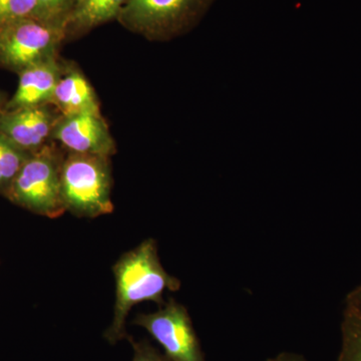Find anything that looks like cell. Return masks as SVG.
<instances>
[{"mask_svg":"<svg viewBox=\"0 0 361 361\" xmlns=\"http://www.w3.org/2000/svg\"><path fill=\"white\" fill-rule=\"evenodd\" d=\"M73 1L75 0H37V18L63 27Z\"/></svg>","mask_w":361,"mask_h":361,"instance_id":"cell-15","label":"cell"},{"mask_svg":"<svg viewBox=\"0 0 361 361\" xmlns=\"http://www.w3.org/2000/svg\"><path fill=\"white\" fill-rule=\"evenodd\" d=\"M6 104H4V99H2V96H0V114L4 111V108H6Z\"/></svg>","mask_w":361,"mask_h":361,"instance_id":"cell-19","label":"cell"},{"mask_svg":"<svg viewBox=\"0 0 361 361\" xmlns=\"http://www.w3.org/2000/svg\"><path fill=\"white\" fill-rule=\"evenodd\" d=\"M113 272L116 279L114 317L104 332V338L111 345L130 336L126 323L135 305L146 301L163 305L166 302L164 293L178 291L180 287V280L169 274L161 265L154 239L144 240L123 253L113 266Z\"/></svg>","mask_w":361,"mask_h":361,"instance_id":"cell-1","label":"cell"},{"mask_svg":"<svg viewBox=\"0 0 361 361\" xmlns=\"http://www.w3.org/2000/svg\"><path fill=\"white\" fill-rule=\"evenodd\" d=\"M65 40L63 26L35 18L14 21L0 28V66L20 73L58 56Z\"/></svg>","mask_w":361,"mask_h":361,"instance_id":"cell-5","label":"cell"},{"mask_svg":"<svg viewBox=\"0 0 361 361\" xmlns=\"http://www.w3.org/2000/svg\"><path fill=\"white\" fill-rule=\"evenodd\" d=\"M61 113L52 104L4 110L0 135L26 153H35L51 141Z\"/></svg>","mask_w":361,"mask_h":361,"instance_id":"cell-8","label":"cell"},{"mask_svg":"<svg viewBox=\"0 0 361 361\" xmlns=\"http://www.w3.org/2000/svg\"><path fill=\"white\" fill-rule=\"evenodd\" d=\"M51 104L63 116L101 114V104L96 90L84 73L71 61L65 63L63 75L54 90Z\"/></svg>","mask_w":361,"mask_h":361,"instance_id":"cell-10","label":"cell"},{"mask_svg":"<svg viewBox=\"0 0 361 361\" xmlns=\"http://www.w3.org/2000/svg\"><path fill=\"white\" fill-rule=\"evenodd\" d=\"M30 18H37V0H0V28Z\"/></svg>","mask_w":361,"mask_h":361,"instance_id":"cell-14","label":"cell"},{"mask_svg":"<svg viewBox=\"0 0 361 361\" xmlns=\"http://www.w3.org/2000/svg\"><path fill=\"white\" fill-rule=\"evenodd\" d=\"M68 153L108 157L116 154L115 140L102 114L82 113L59 116L51 135Z\"/></svg>","mask_w":361,"mask_h":361,"instance_id":"cell-7","label":"cell"},{"mask_svg":"<svg viewBox=\"0 0 361 361\" xmlns=\"http://www.w3.org/2000/svg\"><path fill=\"white\" fill-rule=\"evenodd\" d=\"M127 341L134 349L133 361H171L165 353H160L148 341H135L132 336L128 337Z\"/></svg>","mask_w":361,"mask_h":361,"instance_id":"cell-16","label":"cell"},{"mask_svg":"<svg viewBox=\"0 0 361 361\" xmlns=\"http://www.w3.org/2000/svg\"><path fill=\"white\" fill-rule=\"evenodd\" d=\"M132 323L146 329L171 361H205L189 312L175 299L159 306L155 312L140 313Z\"/></svg>","mask_w":361,"mask_h":361,"instance_id":"cell-6","label":"cell"},{"mask_svg":"<svg viewBox=\"0 0 361 361\" xmlns=\"http://www.w3.org/2000/svg\"><path fill=\"white\" fill-rule=\"evenodd\" d=\"M266 361H307L303 355L293 353H281Z\"/></svg>","mask_w":361,"mask_h":361,"instance_id":"cell-18","label":"cell"},{"mask_svg":"<svg viewBox=\"0 0 361 361\" xmlns=\"http://www.w3.org/2000/svg\"><path fill=\"white\" fill-rule=\"evenodd\" d=\"M66 156L54 141L30 154L6 191L9 200L51 219L61 217L66 212L61 194Z\"/></svg>","mask_w":361,"mask_h":361,"instance_id":"cell-2","label":"cell"},{"mask_svg":"<svg viewBox=\"0 0 361 361\" xmlns=\"http://www.w3.org/2000/svg\"><path fill=\"white\" fill-rule=\"evenodd\" d=\"M337 361H361V312L349 306H345L343 312Z\"/></svg>","mask_w":361,"mask_h":361,"instance_id":"cell-12","label":"cell"},{"mask_svg":"<svg viewBox=\"0 0 361 361\" xmlns=\"http://www.w3.org/2000/svg\"><path fill=\"white\" fill-rule=\"evenodd\" d=\"M215 0H128L118 20L149 40H170L200 23Z\"/></svg>","mask_w":361,"mask_h":361,"instance_id":"cell-4","label":"cell"},{"mask_svg":"<svg viewBox=\"0 0 361 361\" xmlns=\"http://www.w3.org/2000/svg\"><path fill=\"white\" fill-rule=\"evenodd\" d=\"M128 0H75L66 18V39H77L90 30L118 20Z\"/></svg>","mask_w":361,"mask_h":361,"instance_id":"cell-11","label":"cell"},{"mask_svg":"<svg viewBox=\"0 0 361 361\" xmlns=\"http://www.w3.org/2000/svg\"><path fill=\"white\" fill-rule=\"evenodd\" d=\"M110 159L66 152L61 171L66 211L80 218H97L114 212Z\"/></svg>","mask_w":361,"mask_h":361,"instance_id":"cell-3","label":"cell"},{"mask_svg":"<svg viewBox=\"0 0 361 361\" xmlns=\"http://www.w3.org/2000/svg\"><path fill=\"white\" fill-rule=\"evenodd\" d=\"M345 306L355 308L361 312V284L346 297Z\"/></svg>","mask_w":361,"mask_h":361,"instance_id":"cell-17","label":"cell"},{"mask_svg":"<svg viewBox=\"0 0 361 361\" xmlns=\"http://www.w3.org/2000/svg\"><path fill=\"white\" fill-rule=\"evenodd\" d=\"M30 153L23 151L0 135V192L6 193Z\"/></svg>","mask_w":361,"mask_h":361,"instance_id":"cell-13","label":"cell"},{"mask_svg":"<svg viewBox=\"0 0 361 361\" xmlns=\"http://www.w3.org/2000/svg\"><path fill=\"white\" fill-rule=\"evenodd\" d=\"M59 56L30 66L18 73V89L4 110L51 104L54 90L65 68Z\"/></svg>","mask_w":361,"mask_h":361,"instance_id":"cell-9","label":"cell"}]
</instances>
